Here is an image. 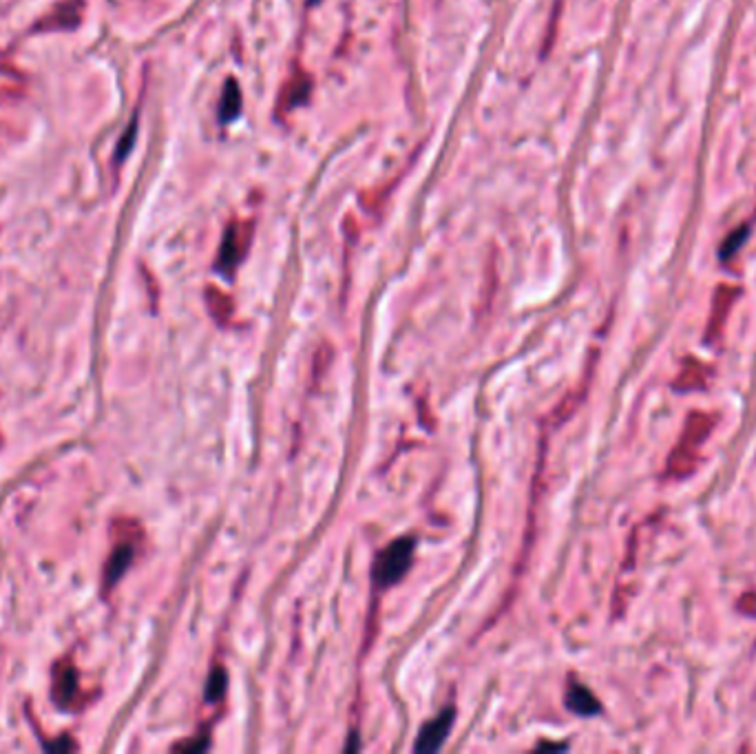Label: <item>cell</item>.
I'll return each mask as SVG.
<instances>
[{
	"instance_id": "obj_7",
	"label": "cell",
	"mask_w": 756,
	"mask_h": 754,
	"mask_svg": "<svg viewBox=\"0 0 756 754\" xmlns=\"http://www.w3.org/2000/svg\"><path fill=\"white\" fill-rule=\"evenodd\" d=\"M566 706H569L571 712L580 717H593L601 711L600 702H597L593 692L577 682L571 683L569 691H566Z\"/></svg>"
},
{
	"instance_id": "obj_3",
	"label": "cell",
	"mask_w": 756,
	"mask_h": 754,
	"mask_svg": "<svg viewBox=\"0 0 756 754\" xmlns=\"http://www.w3.org/2000/svg\"><path fill=\"white\" fill-rule=\"evenodd\" d=\"M80 699V679L78 668L73 666L71 657H64L53 666L52 702L60 711H76Z\"/></svg>"
},
{
	"instance_id": "obj_9",
	"label": "cell",
	"mask_w": 756,
	"mask_h": 754,
	"mask_svg": "<svg viewBox=\"0 0 756 754\" xmlns=\"http://www.w3.org/2000/svg\"><path fill=\"white\" fill-rule=\"evenodd\" d=\"M223 692H226V671L223 668H215L208 677L206 686V702L215 703V699H222Z\"/></svg>"
},
{
	"instance_id": "obj_1",
	"label": "cell",
	"mask_w": 756,
	"mask_h": 754,
	"mask_svg": "<svg viewBox=\"0 0 756 754\" xmlns=\"http://www.w3.org/2000/svg\"><path fill=\"white\" fill-rule=\"evenodd\" d=\"M416 542L411 538H402V540L392 542L381 556L376 558L374 564V582L381 588L392 587V584L401 582L402 576L410 571L411 556H414Z\"/></svg>"
},
{
	"instance_id": "obj_6",
	"label": "cell",
	"mask_w": 756,
	"mask_h": 754,
	"mask_svg": "<svg viewBox=\"0 0 756 754\" xmlns=\"http://www.w3.org/2000/svg\"><path fill=\"white\" fill-rule=\"evenodd\" d=\"M310 89H312L310 73L297 72L295 76L288 80L286 87H283L281 98H279V109H281V111H292V109L298 107V104H303L307 98H310Z\"/></svg>"
},
{
	"instance_id": "obj_2",
	"label": "cell",
	"mask_w": 756,
	"mask_h": 754,
	"mask_svg": "<svg viewBox=\"0 0 756 754\" xmlns=\"http://www.w3.org/2000/svg\"><path fill=\"white\" fill-rule=\"evenodd\" d=\"M252 239V224L250 222H232L231 226L226 228V234H223L222 248H219L217 257V271L231 274L239 266V262L243 259V254L248 253V246H250Z\"/></svg>"
},
{
	"instance_id": "obj_5",
	"label": "cell",
	"mask_w": 756,
	"mask_h": 754,
	"mask_svg": "<svg viewBox=\"0 0 756 754\" xmlns=\"http://www.w3.org/2000/svg\"><path fill=\"white\" fill-rule=\"evenodd\" d=\"M454 708H447V711H442L436 719H431V721L422 728L421 735H418L416 752H436L438 748L445 743V739L449 737L451 726H454Z\"/></svg>"
},
{
	"instance_id": "obj_4",
	"label": "cell",
	"mask_w": 756,
	"mask_h": 754,
	"mask_svg": "<svg viewBox=\"0 0 756 754\" xmlns=\"http://www.w3.org/2000/svg\"><path fill=\"white\" fill-rule=\"evenodd\" d=\"M136 553H137V544L136 540H118L116 547H113V551L109 553V560L104 564V571H102V588L104 593L111 591L116 584L122 580L124 573L131 568L133 560H136Z\"/></svg>"
},
{
	"instance_id": "obj_8",
	"label": "cell",
	"mask_w": 756,
	"mask_h": 754,
	"mask_svg": "<svg viewBox=\"0 0 756 754\" xmlns=\"http://www.w3.org/2000/svg\"><path fill=\"white\" fill-rule=\"evenodd\" d=\"M241 109V91H239V84L235 80H228L226 89H223L222 104H219V116H222L223 122L232 119Z\"/></svg>"
}]
</instances>
